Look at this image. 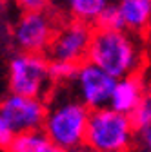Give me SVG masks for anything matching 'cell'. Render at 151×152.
I'll list each match as a JSON object with an SVG mask.
<instances>
[{
    "mask_svg": "<svg viewBox=\"0 0 151 152\" xmlns=\"http://www.w3.org/2000/svg\"><path fill=\"white\" fill-rule=\"evenodd\" d=\"M13 2L22 11H40V9H49L51 0H13Z\"/></svg>",
    "mask_w": 151,
    "mask_h": 152,
    "instance_id": "17",
    "label": "cell"
},
{
    "mask_svg": "<svg viewBox=\"0 0 151 152\" xmlns=\"http://www.w3.org/2000/svg\"><path fill=\"white\" fill-rule=\"evenodd\" d=\"M58 22L53 11H22L11 27V42L18 51L44 53L47 51Z\"/></svg>",
    "mask_w": 151,
    "mask_h": 152,
    "instance_id": "5",
    "label": "cell"
},
{
    "mask_svg": "<svg viewBox=\"0 0 151 152\" xmlns=\"http://www.w3.org/2000/svg\"><path fill=\"white\" fill-rule=\"evenodd\" d=\"M93 24L69 18V20L58 24L56 33L46 51L49 60H64L80 64L87 60V51L93 38Z\"/></svg>",
    "mask_w": 151,
    "mask_h": 152,
    "instance_id": "6",
    "label": "cell"
},
{
    "mask_svg": "<svg viewBox=\"0 0 151 152\" xmlns=\"http://www.w3.org/2000/svg\"><path fill=\"white\" fill-rule=\"evenodd\" d=\"M147 91L149 89L140 72L117 78L113 92H111L109 107H113L118 112H124V114H131L140 103V100L146 96Z\"/></svg>",
    "mask_w": 151,
    "mask_h": 152,
    "instance_id": "9",
    "label": "cell"
},
{
    "mask_svg": "<svg viewBox=\"0 0 151 152\" xmlns=\"http://www.w3.org/2000/svg\"><path fill=\"white\" fill-rule=\"evenodd\" d=\"M62 152H89L86 147H78V148H67V150H62Z\"/></svg>",
    "mask_w": 151,
    "mask_h": 152,
    "instance_id": "19",
    "label": "cell"
},
{
    "mask_svg": "<svg viewBox=\"0 0 151 152\" xmlns=\"http://www.w3.org/2000/svg\"><path fill=\"white\" fill-rule=\"evenodd\" d=\"M117 78L100 69L89 60H84L78 64L77 76L71 83L73 92L86 107L91 110L107 107L111 100V92L115 87Z\"/></svg>",
    "mask_w": 151,
    "mask_h": 152,
    "instance_id": "7",
    "label": "cell"
},
{
    "mask_svg": "<svg viewBox=\"0 0 151 152\" xmlns=\"http://www.w3.org/2000/svg\"><path fill=\"white\" fill-rule=\"evenodd\" d=\"M78 71V64L64 60H49V76L53 85H71Z\"/></svg>",
    "mask_w": 151,
    "mask_h": 152,
    "instance_id": "13",
    "label": "cell"
},
{
    "mask_svg": "<svg viewBox=\"0 0 151 152\" xmlns=\"http://www.w3.org/2000/svg\"><path fill=\"white\" fill-rule=\"evenodd\" d=\"M124 29L137 36L151 33V0H115Z\"/></svg>",
    "mask_w": 151,
    "mask_h": 152,
    "instance_id": "10",
    "label": "cell"
},
{
    "mask_svg": "<svg viewBox=\"0 0 151 152\" xmlns=\"http://www.w3.org/2000/svg\"><path fill=\"white\" fill-rule=\"evenodd\" d=\"M49 58L44 53L16 51L7 62V89L9 92L46 98L51 91Z\"/></svg>",
    "mask_w": 151,
    "mask_h": 152,
    "instance_id": "4",
    "label": "cell"
},
{
    "mask_svg": "<svg viewBox=\"0 0 151 152\" xmlns=\"http://www.w3.org/2000/svg\"><path fill=\"white\" fill-rule=\"evenodd\" d=\"M95 27H104V29H124V22H122V16L120 11L117 7L115 2H111L97 18Z\"/></svg>",
    "mask_w": 151,
    "mask_h": 152,
    "instance_id": "15",
    "label": "cell"
},
{
    "mask_svg": "<svg viewBox=\"0 0 151 152\" xmlns=\"http://www.w3.org/2000/svg\"><path fill=\"white\" fill-rule=\"evenodd\" d=\"M15 138V130L11 129V125L7 123V120L4 118V114L0 112V148H7L9 143Z\"/></svg>",
    "mask_w": 151,
    "mask_h": 152,
    "instance_id": "16",
    "label": "cell"
},
{
    "mask_svg": "<svg viewBox=\"0 0 151 152\" xmlns=\"http://www.w3.org/2000/svg\"><path fill=\"white\" fill-rule=\"evenodd\" d=\"M0 112L4 114V118L15 130V134L42 130L46 112H47V103L44 102V98L9 92L0 102Z\"/></svg>",
    "mask_w": 151,
    "mask_h": 152,
    "instance_id": "8",
    "label": "cell"
},
{
    "mask_svg": "<svg viewBox=\"0 0 151 152\" xmlns=\"http://www.w3.org/2000/svg\"><path fill=\"white\" fill-rule=\"evenodd\" d=\"M111 4V0H62V7L69 18H77L95 26L98 15Z\"/></svg>",
    "mask_w": 151,
    "mask_h": 152,
    "instance_id": "12",
    "label": "cell"
},
{
    "mask_svg": "<svg viewBox=\"0 0 151 152\" xmlns=\"http://www.w3.org/2000/svg\"><path fill=\"white\" fill-rule=\"evenodd\" d=\"M137 129L129 114L113 107L91 110L84 147L89 152H127L137 141Z\"/></svg>",
    "mask_w": 151,
    "mask_h": 152,
    "instance_id": "2",
    "label": "cell"
},
{
    "mask_svg": "<svg viewBox=\"0 0 151 152\" xmlns=\"http://www.w3.org/2000/svg\"><path fill=\"white\" fill-rule=\"evenodd\" d=\"M140 145L146 152H151V127L140 130Z\"/></svg>",
    "mask_w": 151,
    "mask_h": 152,
    "instance_id": "18",
    "label": "cell"
},
{
    "mask_svg": "<svg viewBox=\"0 0 151 152\" xmlns=\"http://www.w3.org/2000/svg\"><path fill=\"white\" fill-rule=\"evenodd\" d=\"M91 109L77 96L55 98L47 105L42 130L60 150L84 147Z\"/></svg>",
    "mask_w": 151,
    "mask_h": 152,
    "instance_id": "3",
    "label": "cell"
},
{
    "mask_svg": "<svg viewBox=\"0 0 151 152\" xmlns=\"http://www.w3.org/2000/svg\"><path fill=\"white\" fill-rule=\"evenodd\" d=\"M133 120L135 129L140 132L147 127H151V91L146 92V96L140 100V103L137 105V109L129 114Z\"/></svg>",
    "mask_w": 151,
    "mask_h": 152,
    "instance_id": "14",
    "label": "cell"
},
{
    "mask_svg": "<svg viewBox=\"0 0 151 152\" xmlns=\"http://www.w3.org/2000/svg\"><path fill=\"white\" fill-rule=\"evenodd\" d=\"M87 60L115 78L142 71L144 51L137 34L126 29L95 27L87 51Z\"/></svg>",
    "mask_w": 151,
    "mask_h": 152,
    "instance_id": "1",
    "label": "cell"
},
{
    "mask_svg": "<svg viewBox=\"0 0 151 152\" xmlns=\"http://www.w3.org/2000/svg\"><path fill=\"white\" fill-rule=\"evenodd\" d=\"M6 152H62V150L49 140V136L44 130H31L15 134Z\"/></svg>",
    "mask_w": 151,
    "mask_h": 152,
    "instance_id": "11",
    "label": "cell"
}]
</instances>
